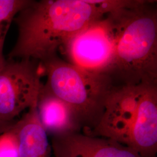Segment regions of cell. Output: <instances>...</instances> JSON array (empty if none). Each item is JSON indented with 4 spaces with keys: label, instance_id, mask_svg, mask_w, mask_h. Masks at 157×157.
<instances>
[{
    "label": "cell",
    "instance_id": "cell-1",
    "mask_svg": "<svg viewBox=\"0 0 157 157\" xmlns=\"http://www.w3.org/2000/svg\"><path fill=\"white\" fill-rule=\"evenodd\" d=\"M106 13L95 1L32 0L14 18L18 37L8 58L42 62L56 56L67 40Z\"/></svg>",
    "mask_w": 157,
    "mask_h": 157
},
{
    "label": "cell",
    "instance_id": "cell-2",
    "mask_svg": "<svg viewBox=\"0 0 157 157\" xmlns=\"http://www.w3.org/2000/svg\"><path fill=\"white\" fill-rule=\"evenodd\" d=\"M155 1L116 11L117 40L111 78L115 86L157 85Z\"/></svg>",
    "mask_w": 157,
    "mask_h": 157
},
{
    "label": "cell",
    "instance_id": "cell-3",
    "mask_svg": "<svg viewBox=\"0 0 157 157\" xmlns=\"http://www.w3.org/2000/svg\"><path fill=\"white\" fill-rule=\"evenodd\" d=\"M40 63L47 77L44 86L72 107L83 133L93 130L101 119L107 98L115 86L112 79L86 72L58 56Z\"/></svg>",
    "mask_w": 157,
    "mask_h": 157
},
{
    "label": "cell",
    "instance_id": "cell-4",
    "mask_svg": "<svg viewBox=\"0 0 157 157\" xmlns=\"http://www.w3.org/2000/svg\"><path fill=\"white\" fill-rule=\"evenodd\" d=\"M117 40V19L114 11L88 24L67 40L59 51L67 62L79 69L111 78Z\"/></svg>",
    "mask_w": 157,
    "mask_h": 157
},
{
    "label": "cell",
    "instance_id": "cell-5",
    "mask_svg": "<svg viewBox=\"0 0 157 157\" xmlns=\"http://www.w3.org/2000/svg\"><path fill=\"white\" fill-rule=\"evenodd\" d=\"M44 70L33 59H8L0 71V121L11 122L21 112L37 106Z\"/></svg>",
    "mask_w": 157,
    "mask_h": 157
},
{
    "label": "cell",
    "instance_id": "cell-6",
    "mask_svg": "<svg viewBox=\"0 0 157 157\" xmlns=\"http://www.w3.org/2000/svg\"><path fill=\"white\" fill-rule=\"evenodd\" d=\"M146 85L148 84L114 86L107 98L99 122L86 135L109 139L128 146Z\"/></svg>",
    "mask_w": 157,
    "mask_h": 157
},
{
    "label": "cell",
    "instance_id": "cell-7",
    "mask_svg": "<svg viewBox=\"0 0 157 157\" xmlns=\"http://www.w3.org/2000/svg\"><path fill=\"white\" fill-rule=\"evenodd\" d=\"M54 157H143L129 146L83 132L52 136Z\"/></svg>",
    "mask_w": 157,
    "mask_h": 157
},
{
    "label": "cell",
    "instance_id": "cell-8",
    "mask_svg": "<svg viewBox=\"0 0 157 157\" xmlns=\"http://www.w3.org/2000/svg\"><path fill=\"white\" fill-rule=\"evenodd\" d=\"M128 146L143 157L157 153V85H146L141 96Z\"/></svg>",
    "mask_w": 157,
    "mask_h": 157
},
{
    "label": "cell",
    "instance_id": "cell-9",
    "mask_svg": "<svg viewBox=\"0 0 157 157\" xmlns=\"http://www.w3.org/2000/svg\"><path fill=\"white\" fill-rule=\"evenodd\" d=\"M40 121L47 135L81 132L82 126L76 112L67 102L43 86L37 104Z\"/></svg>",
    "mask_w": 157,
    "mask_h": 157
},
{
    "label": "cell",
    "instance_id": "cell-10",
    "mask_svg": "<svg viewBox=\"0 0 157 157\" xmlns=\"http://www.w3.org/2000/svg\"><path fill=\"white\" fill-rule=\"evenodd\" d=\"M19 143L18 157H51L47 133L40 121L37 106L31 107L14 124Z\"/></svg>",
    "mask_w": 157,
    "mask_h": 157
},
{
    "label": "cell",
    "instance_id": "cell-11",
    "mask_svg": "<svg viewBox=\"0 0 157 157\" xmlns=\"http://www.w3.org/2000/svg\"><path fill=\"white\" fill-rule=\"evenodd\" d=\"M32 0H0V71L6 64L3 47L10 26L17 15Z\"/></svg>",
    "mask_w": 157,
    "mask_h": 157
},
{
    "label": "cell",
    "instance_id": "cell-12",
    "mask_svg": "<svg viewBox=\"0 0 157 157\" xmlns=\"http://www.w3.org/2000/svg\"><path fill=\"white\" fill-rule=\"evenodd\" d=\"M19 157V143L14 124L0 134V157Z\"/></svg>",
    "mask_w": 157,
    "mask_h": 157
},
{
    "label": "cell",
    "instance_id": "cell-13",
    "mask_svg": "<svg viewBox=\"0 0 157 157\" xmlns=\"http://www.w3.org/2000/svg\"><path fill=\"white\" fill-rule=\"evenodd\" d=\"M16 122L15 121L11 122H5L0 121V134L6 132V130L11 128L13 124Z\"/></svg>",
    "mask_w": 157,
    "mask_h": 157
}]
</instances>
